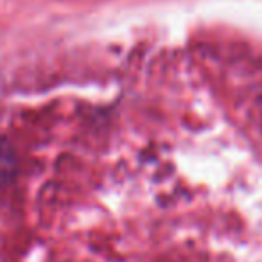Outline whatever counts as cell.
Returning <instances> with one entry per match:
<instances>
[{
	"label": "cell",
	"mask_w": 262,
	"mask_h": 262,
	"mask_svg": "<svg viewBox=\"0 0 262 262\" xmlns=\"http://www.w3.org/2000/svg\"><path fill=\"white\" fill-rule=\"evenodd\" d=\"M16 171V162L13 149L4 139H0V185H6L13 180Z\"/></svg>",
	"instance_id": "1"
}]
</instances>
